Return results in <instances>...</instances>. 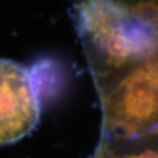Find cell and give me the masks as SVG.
<instances>
[{"label": "cell", "mask_w": 158, "mask_h": 158, "mask_svg": "<svg viewBox=\"0 0 158 158\" xmlns=\"http://www.w3.org/2000/svg\"><path fill=\"white\" fill-rule=\"evenodd\" d=\"M39 117L38 91L29 70L18 62L0 59V146L29 135Z\"/></svg>", "instance_id": "6da1fadb"}]
</instances>
